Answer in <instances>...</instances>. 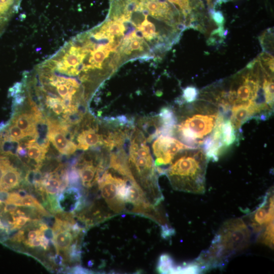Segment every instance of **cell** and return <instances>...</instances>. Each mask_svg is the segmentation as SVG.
<instances>
[{"label":"cell","mask_w":274,"mask_h":274,"mask_svg":"<svg viewBox=\"0 0 274 274\" xmlns=\"http://www.w3.org/2000/svg\"><path fill=\"white\" fill-rule=\"evenodd\" d=\"M252 232L241 218L225 222L219 228L209 248L195 259L205 271L222 268L233 256L247 249Z\"/></svg>","instance_id":"6da1fadb"},{"label":"cell","mask_w":274,"mask_h":274,"mask_svg":"<svg viewBox=\"0 0 274 274\" xmlns=\"http://www.w3.org/2000/svg\"><path fill=\"white\" fill-rule=\"evenodd\" d=\"M208 159L201 148L184 150L174 158L164 174L173 188L189 193L202 194L206 191Z\"/></svg>","instance_id":"7a4b0ae2"},{"label":"cell","mask_w":274,"mask_h":274,"mask_svg":"<svg viewBox=\"0 0 274 274\" xmlns=\"http://www.w3.org/2000/svg\"><path fill=\"white\" fill-rule=\"evenodd\" d=\"M128 163L132 174L150 201L158 206L163 197L158 184L157 170L146 138L138 128L131 135Z\"/></svg>","instance_id":"3957f363"},{"label":"cell","mask_w":274,"mask_h":274,"mask_svg":"<svg viewBox=\"0 0 274 274\" xmlns=\"http://www.w3.org/2000/svg\"><path fill=\"white\" fill-rule=\"evenodd\" d=\"M187 117L177 125L174 132L186 145L198 148L213 131L219 115V111L213 109H203Z\"/></svg>","instance_id":"277c9868"},{"label":"cell","mask_w":274,"mask_h":274,"mask_svg":"<svg viewBox=\"0 0 274 274\" xmlns=\"http://www.w3.org/2000/svg\"><path fill=\"white\" fill-rule=\"evenodd\" d=\"M110 169H105L102 173L97 182L98 187L110 210L115 214H119L125 211L126 206L117 196V187L125 177Z\"/></svg>","instance_id":"5b68a950"},{"label":"cell","mask_w":274,"mask_h":274,"mask_svg":"<svg viewBox=\"0 0 274 274\" xmlns=\"http://www.w3.org/2000/svg\"><path fill=\"white\" fill-rule=\"evenodd\" d=\"M191 148L171 135L161 134L152 144L156 168L170 164L181 151Z\"/></svg>","instance_id":"8992f818"},{"label":"cell","mask_w":274,"mask_h":274,"mask_svg":"<svg viewBox=\"0 0 274 274\" xmlns=\"http://www.w3.org/2000/svg\"><path fill=\"white\" fill-rule=\"evenodd\" d=\"M273 208L272 189L266 193L259 207L247 215L248 224L253 232L258 235L268 224L273 222Z\"/></svg>","instance_id":"52a82bcc"},{"label":"cell","mask_w":274,"mask_h":274,"mask_svg":"<svg viewBox=\"0 0 274 274\" xmlns=\"http://www.w3.org/2000/svg\"><path fill=\"white\" fill-rule=\"evenodd\" d=\"M47 126V136L57 151L61 154L69 156L77 149L76 144L71 139L70 128L58 123L46 120Z\"/></svg>","instance_id":"ba28073f"},{"label":"cell","mask_w":274,"mask_h":274,"mask_svg":"<svg viewBox=\"0 0 274 274\" xmlns=\"http://www.w3.org/2000/svg\"><path fill=\"white\" fill-rule=\"evenodd\" d=\"M224 120V117L219 114L213 131L203 142L202 150L208 160L217 161L219 156L226 149L221 138V125Z\"/></svg>","instance_id":"9c48e42d"},{"label":"cell","mask_w":274,"mask_h":274,"mask_svg":"<svg viewBox=\"0 0 274 274\" xmlns=\"http://www.w3.org/2000/svg\"><path fill=\"white\" fill-rule=\"evenodd\" d=\"M58 206L62 211L68 213L78 212L83 208L85 197L80 189L70 187L56 195Z\"/></svg>","instance_id":"30bf717a"},{"label":"cell","mask_w":274,"mask_h":274,"mask_svg":"<svg viewBox=\"0 0 274 274\" xmlns=\"http://www.w3.org/2000/svg\"><path fill=\"white\" fill-rule=\"evenodd\" d=\"M77 133L75 143L78 149L87 150L90 148L104 145L106 135L98 132V127H88Z\"/></svg>","instance_id":"8fae6325"},{"label":"cell","mask_w":274,"mask_h":274,"mask_svg":"<svg viewBox=\"0 0 274 274\" xmlns=\"http://www.w3.org/2000/svg\"><path fill=\"white\" fill-rule=\"evenodd\" d=\"M21 182V171L11 162L3 175L0 182V191L8 192L18 187Z\"/></svg>","instance_id":"7c38bea8"},{"label":"cell","mask_w":274,"mask_h":274,"mask_svg":"<svg viewBox=\"0 0 274 274\" xmlns=\"http://www.w3.org/2000/svg\"><path fill=\"white\" fill-rule=\"evenodd\" d=\"M254 114L248 105H238L231 107L229 120L236 130L241 129L242 126L250 119Z\"/></svg>","instance_id":"4fadbf2b"},{"label":"cell","mask_w":274,"mask_h":274,"mask_svg":"<svg viewBox=\"0 0 274 274\" xmlns=\"http://www.w3.org/2000/svg\"><path fill=\"white\" fill-rule=\"evenodd\" d=\"M22 0H0V30L4 32L11 18L18 11Z\"/></svg>","instance_id":"5bb4252c"},{"label":"cell","mask_w":274,"mask_h":274,"mask_svg":"<svg viewBox=\"0 0 274 274\" xmlns=\"http://www.w3.org/2000/svg\"><path fill=\"white\" fill-rule=\"evenodd\" d=\"M221 138L226 148L233 144L236 141V130L229 118L225 119L222 123Z\"/></svg>","instance_id":"9a60e30c"},{"label":"cell","mask_w":274,"mask_h":274,"mask_svg":"<svg viewBox=\"0 0 274 274\" xmlns=\"http://www.w3.org/2000/svg\"><path fill=\"white\" fill-rule=\"evenodd\" d=\"M262 87L266 104L270 108L273 109V80L272 75L267 73L265 74Z\"/></svg>","instance_id":"2e32d148"},{"label":"cell","mask_w":274,"mask_h":274,"mask_svg":"<svg viewBox=\"0 0 274 274\" xmlns=\"http://www.w3.org/2000/svg\"><path fill=\"white\" fill-rule=\"evenodd\" d=\"M176 266V264L169 255L163 254L159 258L157 269L161 273H173Z\"/></svg>","instance_id":"e0dca14e"},{"label":"cell","mask_w":274,"mask_h":274,"mask_svg":"<svg viewBox=\"0 0 274 274\" xmlns=\"http://www.w3.org/2000/svg\"><path fill=\"white\" fill-rule=\"evenodd\" d=\"M273 222L268 224L257 236L258 242L271 248L273 247Z\"/></svg>","instance_id":"ac0fdd59"},{"label":"cell","mask_w":274,"mask_h":274,"mask_svg":"<svg viewBox=\"0 0 274 274\" xmlns=\"http://www.w3.org/2000/svg\"><path fill=\"white\" fill-rule=\"evenodd\" d=\"M199 95V90L195 86H189L185 88L183 91V100L190 103L196 100Z\"/></svg>","instance_id":"d6986e66"},{"label":"cell","mask_w":274,"mask_h":274,"mask_svg":"<svg viewBox=\"0 0 274 274\" xmlns=\"http://www.w3.org/2000/svg\"><path fill=\"white\" fill-rule=\"evenodd\" d=\"M169 3L178 5L182 11L183 14L186 16L191 11L189 0H167Z\"/></svg>","instance_id":"ffe728a7"},{"label":"cell","mask_w":274,"mask_h":274,"mask_svg":"<svg viewBox=\"0 0 274 274\" xmlns=\"http://www.w3.org/2000/svg\"><path fill=\"white\" fill-rule=\"evenodd\" d=\"M260 59L263 62L264 65L268 67L270 73H273V57L271 55L265 53L260 55Z\"/></svg>","instance_id":"44dd1931"},{"label":"cell","mask_w":274,"mask_h":274,"mask_svg":"<svg viewBox=\"0 0 274 274\" xmlns=\"http://www.w3.org/2000/svg\"><path fill=\"white\" fill-rule=\"evenodd\" d=\"M30 220L31 219L25 216L16 217L12 230L21 229L23 226H24L27 222H29Z\"/></svg>","instance_id":"7402d4cb"},{"label":"cell","mask_w":274,"mask_h":274,"mask_svg":"<svg viewBox=\"0 0 274 274\" xmlns=\"http://www.w3.org/2000/svg\"><path fill=\"white\" fill-rule=\"evenodd\" d=\"M212 17L216 24L220 27H223L224 17L220 11H214L212 13Z\"/></svg>","instance_id":"603a6c76"},{"label":"cell","mask_w":274,"mask_h":274,"mask_svg":"<svg viewBox=\"0 0 274 274\" xmlns=\"http://www.w3.org/2000/svg\"><path fill=\"white\" fill-rule=\"evenodd\" d=\"M175 234L174 229L170 225L161 227V235L164 238H167Z\"/></svg>","instance_id":"cb8c5ba5"},{"label":"cell","mask_w":274,"mask_h":274,"mask_svg":"<svg viewBox=\"0 0 274 274\" xmlns=\"http://www.w3.org/2000/svg\"><path fill=\"white\" fill-rule=\"evenodd\" d=\"M68 272H71L73 273H91L92 271L83 268L80 265H76L73 267L72 268H69L68 269Z\"/></svg>","instance_id":"d4e9b609"},{"label":"cell","mask_w":274,"mask_h":274,"mask_svg":"<svg viewBox=\"0 0 274 274\" xmlns=\"http://www.w3.org/2000/svg\"><path fill=\"white\" fill-rule=\"evenodd\" d=\"M49 258L55 265L60 266H63V259L59 253H56L54 256Z\"/></svg>","instance_id":"484cf974"},{"label":"cell","mask_w":274,"mask_h":274,"mask_svg":"<svg viewBox=\"0 0 274 274\" xmlns=\"http://www.w3.org/2000/svg\"><path fill=\"white\" fill-rule=\"evenodd\" d=\"M44 236L48 240H54V232L52 228L48 227L43 232Z\"/></svg>","instance_id":"4316f807"},{"label":"cell","mask_w":274,"mask_h":274,"mask_svg":"<svg viewBox=\"0 0 274 274\" xmlns=\"http://www.w3.org/2000/svg\"><path fill=\"white\" fill-rule=\"evenodd\" d=\"M49 245V240L44 235L41 236V246L45 250H47Z\"/></svg>","instance_id":"83f0119b"},{"label":"cell","mask_w":274,"mask_h":274,"mask_svg":"<svg viewBox=\"0 0 274 274\" xmlns=\"http://www.w3.org/2000/svg\"><path fill=\"white\" fill-rule=\"evenodd\" d=\"M21 197H25L28 193L27 191L23 189H19L17 191H16Z\"/></svg>","instance_id":"f1b7e54d"},{"label":"cell","mask_w":274,"mask_h":274,"mask_svg":"<svg viewBox=\"0 0 274 274\" xmlns=\"http://www.w3.org/2000/svg\"><path fill=\"white\" fill-rule=\"evenodd\" d=\"M207 3H208V5H210L211 3V0H207Z\"/></svg>","instance_id":"f546056e"}]
</instances>
